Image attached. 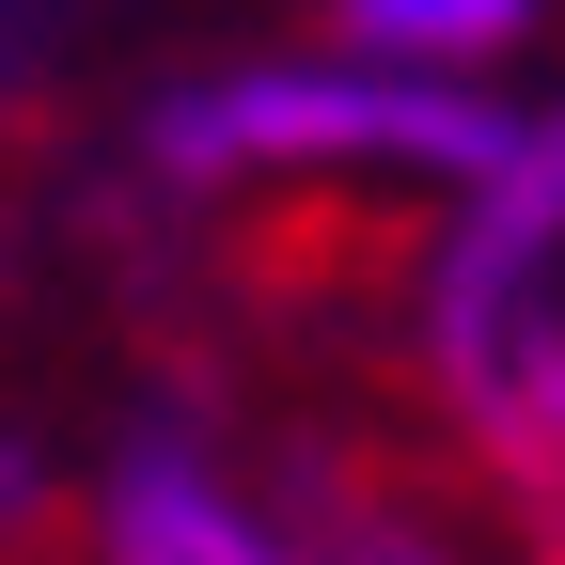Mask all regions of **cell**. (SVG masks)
Listing matches in <instances>:
<instances>
[{"mask_svg":"<svg viewBox=\"0 0 565 565\" xmlns=\"http://www.w3.org/2000/svg\"><path fill=\"white\" fill-rule=\"evenodd\" d=\"M487 141H503V79H424L377 47H236L189 63L173 95H141L126 173L158 204H267V189H471Z\"/></svg>","mask_w":565,"mask_h":565,"instance_id":"6da1fadb","label":"cell"},{"mask_svg":"<svg viewBox=\"0 0 565 565\" xmlns=\"http://www.w3.org/2000/svg\"><path fill=\"white\" fill-rule=\"evenodd\" d=\"M408 330H424V377L456 393L471 440H487V408L565 345V79H550V95H503L487 173L440 189V236H424Z\"/></svg>","mask_w":565,"mask_h":565,"instance_id":"7a4b0ae2","label":"cell"},{"mask_svg":"<svg viewBox=\"0 0 565 565\" xmlns=\"http://www.w3.org/2000/svg\"><path fill=\"white\" fill-rule=\"evenodd\" d=\"M95 550L110 565H345V534L282 519L267 487H236L189 424H126L95 471Z\"/></svg>","mask_w":565,"mask_h":565,"instance_id":"3957f363","label":"cell"},{"mask_svg":"<svg viewBox=\"0 0 565 565\" xmlns=\"http://www.w3.org/2000/svg\"><path fill=\"white\" fill-rule=\"evenodd\" d=\"M550 17H565V0H330L345 47L424 63V79H503V63L550 47Z\"/></svg>","mask_w":565,"mask_h":565,"instance_id":"277c9868","label":"cell"},{"mask_svg":"<svg viewBox=\"0 0 565 565\" xmlns=\"http://www.w3.org/2000/svg\"><path fill=\"white\" fill-rule=\"evenodd\" d=\"M95 17H110V0H0V110H32L63 63L95 47Z\"/></svg>","mask_w":565,"mask_h":565,"instance_id":"5b68a950","label":"cell"}]
</instances>
